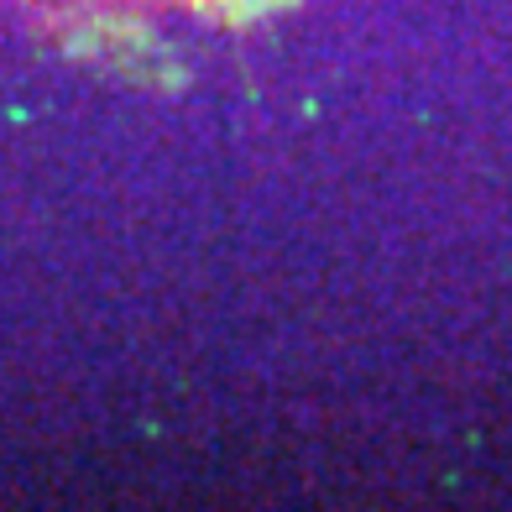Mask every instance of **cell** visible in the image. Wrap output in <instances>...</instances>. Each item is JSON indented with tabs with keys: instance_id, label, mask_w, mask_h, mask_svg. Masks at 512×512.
Segmentation results:
<instances>
[{
	"instance_id": "cell-1",
	"label": "cell",
	"mask_w": 512,
	"mask_h": 512,
	"mask_svg": "<svg viewBox=\"0 0 512 512\" xmlns=\"http://www.w3.org/2000/svg\"><path fill=\"white\" fill-rule=\"evenodd\" d=\"M32 16L89 37H152L162 27H204L262 11L272 0H21Z\"/></svg>"
}]
</instances>
